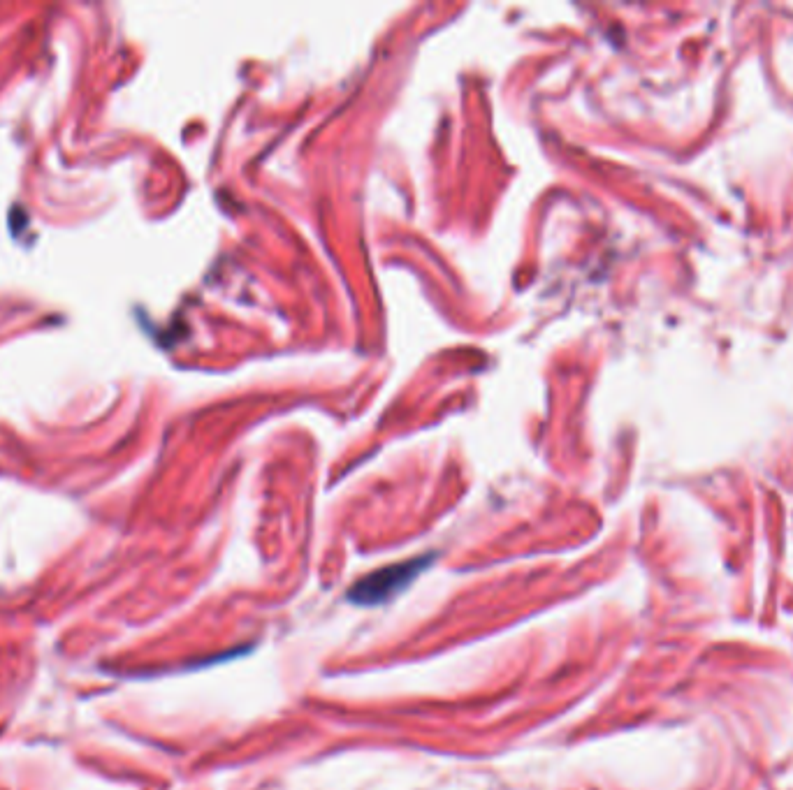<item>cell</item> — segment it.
<instances>
[{"mask_svg": "<svg viewBox=\"0 0 793 790\" xmlns=\"http://www.w3.org/2000/svg\"><path fill=\"white\" fill-rule=\"evenodd\" d=\"M429 563H432V554L374 570V573H369L367 577H362V580L353 584V589L348 591V601H353L355 605L388 603L390 598L402 594V591L409 587L420 573H423Z\"/></svg>", "mask_w": 793, "mask_h": 790, "instance_id": "cell-1", "label": "cell"}]
</instances>
